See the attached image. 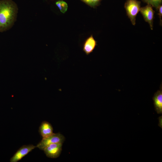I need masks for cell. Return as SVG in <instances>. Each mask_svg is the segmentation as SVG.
<instances>
[{
	"instance_id": "3957f363",
	"label": "cell",
	"mask_w": 162,
	"mask_h": 162,
	"mask_svg": "<svg viewBox=\"0 0 162 162\" xmlns=\"http://www.w3.org/2000/svg\"><path fill=\"white\" fill-rule=\"evenodd\" d=\"M65 140L64 136L59 133H53L52 134L44 138L37 144L36 148L43 150L47 146L53 143H63Z\"/></svg>"
},
{
	"instance_id": "8992f818",
	"label": "cell",
	"mask_w": 162,
	"mask_h": 162,
	"mask_svg": "<svg viewBox=\"0 0 162 162\" xmlns=\"http://www.w3.org/2000/svg\"><path fill=\"white\" fill-rule=\"evenodd\" d=\"M35 148L36 146L32 144L22 146L10 158V162H17L19 161Z\"/></svg>"
},
{
	"instance_id": "30bf717a",
	"label": "cell",
	"mask_w": 162,
	"mask_h": 162,
	"mask_svg": "<svg viewBox=\"0 0 162 162\" xmlns=\"http://www.w3.org/2000/svg\"><path fill=\"white\" fill-rule=\"evenodd\" d=\"M56 4L60 11L64 13L68 9V5L66 2L62 0H59L56 2Z\"/></svg>"
},
{
	"instance_id": "6da1fadb",
	"label": "cell",
	"mask_w": 162,
	"mask_h": 162,
	"mask_svg": "<svg viewBox=\"0 0 162 162\" xmlns=\"http://www.w3.org/2000/svg\"><path fill=\"white\" fill-rule=\"evenodd\" d=\"M18 8L13 0H0V32L10 29L17 16Z\"/></svg>"
},
{
	"instance_id": "8fae6325",
	"label": "cell",
	"mask_w": 162,
	"mask_h": 162,
	"mask_svg": "<svg viewBox=\"0 0 162 162\" xmlns=\"http://www.w3.org/2000/svg\"><path fill=\"white\" fill-rule=\"evenodd\" d=\"M90 7L95 8L100 4L101 0H81Z\"/></svg>"
},
{
	"instance_id": "7a4b0ae2",
	"label": "cell",
	"mask_w": 162,
	"mask_h": 162,
	"mask_svg": "<svg viewBox=\"0 0 162 162\" xmlns=\"http://www.w3.org/2000/svg\"><path fill=\"white\" fill-rule=\"evenodd\" d=\"M141 2L137 0H126L124 7L127 14L132 24H136V17L140 12L141 8Z\"/></svg>"
},
{
	"instance_id": "4fadbf2b",
	"label": "cell",
	"mask_w": 162,
	"mask_h": 162,
	"mask_svg": "<svg viewBox=\"0 0 162 162\" xmlns=\"http://www.w3.org/2000/svg\"><path fill=\"white\" fill-rule=\"evenodd\" d=\"M157 9L158 10V15L160 20V23L162 24L161 18L162 16V5L161 4L157 8Z\"/></svg>"
},
{
	"instance_id": "5bb4252c",
	"label": "cell",
	"mask_w": 162,
	"mask_h": 162,
	"mask_svg": "<svg viewBox=\"0 0 162 162\" xmlns=\"http://www.w3.org/2000/svg\"><path fill=\"white\" fill-rule=\"evenodd\" d=\"M142 1L145 2L146 3V0H142Z\"/></svg>"
},
{
	"instance_id": "5b68a950",
	"label": "cell",
	"mask_w": 162,
	"mask_h": 162,
	"mask_svg": "<svg viewBox=\"0 0 162 162\" xmlns=\"http://www.w3.org/2000/svg\"><path fill=\"white\" fill-rule=\"evenodd\" d=\"M140 12L142 15L145 21L149 24L151 30L153 27V19L154 11L152 7L147 4L144 7H141Z\"/></svg>"
},
{
	"instance_id": "7c38bea8",
	"label": "cell",
	"mask_w": 162,
	"mask_h": 162,
	"mask_svg": "<svg viewBox=\"0 0 162 162\" xmlns=\"http://www.w3.org/2000/svg\"><path fill=\"white\" fill-rule=\"evenodd\" d=\"M162 2V0H146V3L157 9L158 7L161 4Z\"/></svg>"
},
{
	"instance_id": "52a82bcc",
	"label": "cell",
	"mask_w": 162,
	"mask_h": 162,
	"mask_svg": "<svg viewBox=\"0 0 162 162\" xmlns=\"http://www.w3.org/2000/svg\"><path fill=\"white\" fill-rule=\"evenodd\" d=\"M97 45V41L92 35H91L84 42L82 50L86 55H89L93 52Z\"/></svg>"
},
{
	"instance_id": "9c48e42d",
	"label": "cell",
	"mask_w": 162,
	"mask_h": 162,
	"mask_svg": "<svg viewBox=\"0 0 162 162\" xmlns=\"http://www.w3.org/2000/svg\"><path fill=\"white\" fill-rule=\"evenodd\" d=\"M39 131L42 138H44L53 133V127L49 122L44 121L39 127Z\"/></svg>"
},
{
	"instance_id": "277c9868",
	"label": "cell",
	"mask_w": 162,
	"mask_h": 162,
	"mask_svg": "<svg viewBox=\"0 0 162 162\" xmlns=\"http://www.w3.org/2000/svg\"><path fill=\"white\" fill-rule=\"evenodd\" d=\"M62 143L52 144L46 146L43 150L48 158H56L61 154L62 150Z\"/></svg>"
},
{
	"instance_id": "ba28073f",
	"label": "cell",
	"mask_w": 162,
	"mask_h": 162,
	"mask_svg": "<svg viewBox=\"0 0 162 162\" xmlns=\"http://www.w3.org/2000/svg\"><path fill=\"white\" fill-rule=\"evenodd\" d=\"M155 111L158 114L162 113V89H160L155 93L153 98Z\"/></svg>"
}]
</instances>
